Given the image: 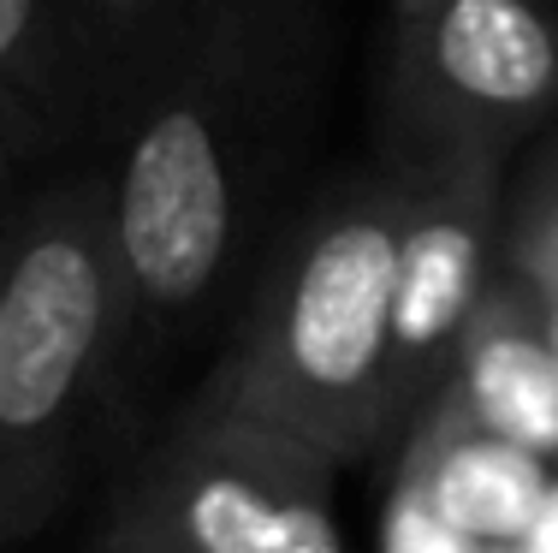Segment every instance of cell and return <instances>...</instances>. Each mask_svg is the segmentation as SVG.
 <instances>
[{"mask_svg": "<svg viewBox=\"0 0 558 553\" xmlns=\"http://www.w3.org/2000/svg\"><path fill=\"white\" fill-rule=\"evenodd\" d=\"M511 553H558V477H553L547 500L535 506V518H529V530L517 536Z\"/></svg>", "mask_w": 558, "mask_h": 553, "instance_id": "14", "label": "cell"}, {"mask_svg": "<svg viewBox=\"0 0 558 553\" xmlns=\"http://www.w3.org/2000/svg\"><path fill=\"white\" fill-rule=\"evenodd\" d=\"M215 0H60L77 96V155L119 125L161 65L191 43Z\"/></svg>", "mask_w": 558, "mask_h": 553, "instance_id": "9", "label": "cell"}, {"mask_svg": "<svg viewBox=\"0 0 558 553\" xmlns=\"http://www.w3.org/2000/svg\"><path fill=\"white\" fill-rule=\"evenodd\" d=\"M0 143L31 167L77 155V96L60 0H0Z\"/></svg>", "mask_w": 558, "mask_h": 553, "instance_id": "10", "label": "cell"}, {"mask_svg": "<svg viewBox=\"0 0 558 553\" xmlns=\"http://www.w3.org/2000/svg\"><path fill=\"white\" fill-rule=\"evenodd\" d=\"M398 167V256H392V346H387V441L416 429L440 393L458 334L499 262L505 149L428 143L387 149Z\"/></svg>", "mask_w": 558, "mask_h": 553, "instance_id": "5", "label": "cell"}, {"mask_svg": "<svg viewBox=\"0 0 558 553\" xmlns=\"http://www.w3.org/2000/svg\"><path fill=\"white\" fill-rule=\"evenodd\" d=\"M487 553H511V548H487Z\"/></svg>", "mask_w": 558, "mask_h": 553, "instance_id": "16", "label": "cell"}, {"mask_svg": "<svg viewBox=\"0 0 558 553\" xmlns=\"http://www.w3.org/2000/svg\"><path fill=\"white\" fill-rule=\"evenodd\" d=\"M333 84L322 0H215L84 149L113 256L119 458L226 346L286 232ZM113 458V465H119ZM108 482V477H101Z\"/></svg>", "mask_w": 558, "mask_h": 553, "instance_id": "1", "label": "cell"}, {"mask_svg": "<svg viewBox=\"0 0 558 553\" xmlns=\"http://www.w3.org/2000/svg\"><path fill=\"white\" fill-rule=\"evenodd\" d=\"M380 553H487V548L458 536L428 500L398 477V489L387 500V518H380Z\"/></svg>", "mask_w": 558, "mask_h": 553, "instance_id": "12", "label": "cell"}, {"mask_svg": "<svg viewBox=\"0 0 558 553\" xmlns=\"http://www.w3.org/2000/svg\"><path fill=\"white\" fill-rule=\"evenodd\" d=\"M547 334H553V351H558V292H547Z\"/></svg>", "mask_w": 558, "mask_h": 553, "instance_id": "15", "label": "cell"}, {"mask_svg": "<svg viewBox=\"0 0 558 553\" xmlns=\"http://www.w3.org/2000/svg\"><path fill=\"white\" fill-rule=\"evenodd\" d=\"M404 441L410 446L398 477L428 500L451 530L482 548H517V536L529 530L535 506L553 489L547 458L475 423L451 393H434L422 405L416 429Z\"/></svg>", "mask_w": 558, "mask_h": 553, "instance_id": "8", "label": "cell"}, {"mask_svg": "<svg viewBox=\"0 0 558 553\" xmlns=\"http://www.w3.org/2000/svg\"><path fill=\"white\" fill-rule=\"evenodd\" d=\"M392 7H410V0H392Z\"/></svg>", "mask_w": 558, "mask_h": 553, "instance_id": "17", "label": "cell"}, {"mask_svg": "<svg viewBox=\"0 0 558 553\" xmlns=\"http://www.w3.org/2000/svg\"><path fill=\"white\" fill-rule=\"evenodd\" d=\"M119 458L113 256L101 173L31 179L0 268V553L31 548Z\"/></svg>", "mask_w": 558, "mask_h": 553, "instance_id": "2", "label": "cell"}, {"mask_svg": "<svg viewBox=\"0 0 558 553\" xmlns=\"http://www.w3.org/2000/svg\"><path fill=\"white\" fill-rule=\"evenodd\" d=\"M339 465L196 375L101 482L89 553H344Z\"/></svg>", "mask_w": 558, "mask_h": 553, "instance_id": "4", "label": "cell"}, {"mask_svg": "<svg viewBox=\"0 0 558 553\" xmlns=\"http://www.w3.org/2000/svg\"><path fill=\"white\" fill-rule=\"evenodd\" d=\"M558 113V19L541 0H410L392 12L387 149L511 155Z\"/></svg>", "mask_w": 558, "mask_h": 553, "instance_id": "6", "label": "cell"}, {"mask_svg": "<svg viewBox=\"0 0 558 553\" xmlns=\"http://www.w3.org/2000/svg\"><path fill=\"white\" fill-rule=\"evenodd\" d=\"M499 262H511L517 274H529L541 292H558V161L541 167L517 227L511 232L499 227Z\"/></svg>", "mask_w": 558, "mask_h": 553, "instance_id": "11", "label": "cell"}, {"mask_svg": "<svg viewBox=\"0 0 558 553\" xmlns=\"http://www.w3.org/2000/svg\"><path fill=\"white\" fill-rule=\"evenodd\" d=\"M43 173V167H31L24 155H12L7 143H0V268H7V244H12V220H19V203L24 191H31V179Z\"/></svg>", "mask_w": 558, "mask_h": 553, "instance_id": "13", "label": "cell"}, {"mask_svg": "<svg viewBox=\"0 0 558 553\" xmlns=\"http://www.w3.org/2000/svg\"><path fill=\"white\" fill-rule=\"evenodd\" d=\"M392 256L398 167L380 155L291 208L203 381L303 434L333 465L368 458L387 441Z\"/></svg>", "mask_w": 558, "mask_h": 553, "instance_id": "3", "label": "cell"}, {"mask_svg": "<svg viewBox=\"0 0 558 553\" xmlns=\"http://www.w3.org/2000/svg\"><path fill=\"white\" fill-rule=\"evenodd\" d=\"M440 393L505 441L558 458V351L547 334V292L511 262H494L487 274Z\"/></svg>", "mask_w": 558, "mask_h": 553, "instance_id": "7", "label": "cell"}]
</instances>
